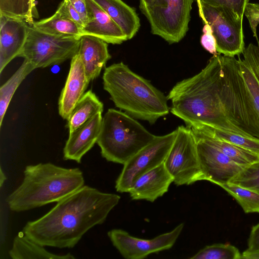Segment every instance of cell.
I'll return each instance as SVG.
<instances>
[{
	"label": "cell",
	"mask_w": 259,
	"mask_h": 259,
	"mask_svg": "<svg viewBox=\"0 0 259 259\" xmlns=\"http://www.w3.org/2000/svg\"><path fill=\"white\" fill-rule=\"evenodd\" d=\"M170 112L186 126L207 125L259 139V117L238 59L217 53L192 77L172 88Z\"/></svg>",
	"instance_id": "6da1fadb"
},
{
	"label": "cell",
	"mask_w": 259,
	"mask_h": 259,
	"mask_svg": "<svg viewBox=\"0 0 259 259\" xmlns=\"http://www.w3.org/2000/svg\"><path fill=\"white\" fill-rule=\"evenodd\" d=\"M120 199L118 195L84 185L40 218L28 222L23 232L44 246L73 248L89 230L105 221Z\"/></svg>",
	"instance_id": "7a4b0ae2"
},
{
	"label": "cell",
	"mask_w": 259,
	"mask_h": 259,
	"mask_svg": "<svg viewBox=\"0 0 259 259\" xmlns=\"http://www.w3.org/2000/svg\"><path fill=\"white\" fill-rule=\"evenodd\" d=\"M84 185L80 168L50 162L26 166L21 184L6 199L11 210L21 212L57 202Z\"/></svg>",
	"instance_id": "3957f363"
},
{
	"label": "cell",
	"mask_w": 259,
	"mask_h": 259,
	"mask_svg": "<svg viewBox=\"0 0 259 259\" xmlns=\"http://www.w3.org/2000/svg\"><path fill=\"white\" fill-rule=\"evenodd\" d=\"M103 81L115 106L134 118L154 124L169 113L167 98L123 62L106 67Z\"/></svg>",
	"instance_id": "277c9868"
},
{
	"label": "cell",
	"mask_w": 259,
	"mask_h": 259,
	"mask_svg": "<svg viewBox=\"0 0 259 259\" xmlns=\"http://www.w3.org/2000/svg\"><path fill=\"white\" fill-rule=\"evenodd\" d=\"M155 137L126 113L109 109L97 143L106 160L124 164Z\"/></svg>",
	"instance_id": "5b68a950"
},
{
	"label": "cell",
	"mask_w": 259,
	"mask_h": 259,
	"mask_svg": "<svg viewBox=\"0 0 259 259\" xmlns=\"http://www.w3.org/2000/svg\"><path fill=\"white\" fill-rule=\"evenodd\" d=\"M194 0H152L140 2L139 8L148 20L151 32L170 44L181 41L189 29Z\"/></svg>",
	"instance_id": "8992f818"
},
{
	"label": "cell",
	"mask_w": 259,
	"mask_h": 259,
	"mask_svg": "<svg viewBox=\"0 0 259 259\" xmlns=\"http://www.w3.org/2000/svg\"><path fill=\"white\" fill-rule=\"evenodd\" d=\"M80 41L79 37L47 34L29 25L27 38L19 57L35 69L59 65L78 53Z\"/></svg>",
	"instance_id": "52a82bcc"
},
{
	"label": "cell",
	"mask_w": 259,
	"mask_h": 259,
	"mask_svg": "<svg viewBox=\"0 0 259 259\" xmlns=\"http://www.w3.org/2000/svg\"><path fill=\"white\" fill-rule=\"evenodd\" d=\"M164 161V165L177 186L203 180L196 143L191 128L181 125Z\"/></svg>",
	"instance_id": "ba28073f"
},
{
	"label": "cell",
	"mask_w": 259,
	"mask_h": 259,
	"mask_svg": "<svg viewBox=\"0 0 259 259\" xmlns=\"http://www.w3.org/2000/svg\"><path fill=\"white\" fill-rule=\"evenodd\" d=\"M203 14L211 28L218 53L235 57L244 48L243 19L224 7H214L201 3Z\"/></svg>",
	"instance_id": "9c48e42d"
},
{
	"label": "cell",
	"mask_w": 259,
	"mask_h": 259,
	"mask_svg": "<svg viewBox=\"0 0 259 259\" xmlns=\"http://www.w3.org/2000/svg\"><path fill=\"white\" fill-rule=\"evenodd\" d=\"M177 130L155 139L125 164L115 182L116 191L128 192L133 182L140 176L164 162L174 142Z\"/></svg>",
	"instance_id": "30bf717a"
},
{
	"label": "cell",
	"mask_w": 259,
	"mask_h": 259,
	"mask_svg": "<svg viewBox=\"0 0 259 259\" xmlns=\"http://www.w3.org/2000/svg\"><path fill=\"white\" fill-rule=\"evenodd\" d=\"M184 224L181 223L172 231L150 239L137 238L121 229H112L107 235L113 246L126 259H142L153 253L169 249L181 233Z\"/></svg>",
	"instance_id": "8fae6325"
},
{
	"label": "cell",
	"mask_w": 259,
	"mask_h": 259,
	"mask_svg": "<svg viewBox=\"0 0 259 259\" xmlns=\"http://www.w3.org/2000/svg\"><path fill=\"white\" fill-rule=\"evenodd\" d=\"M194 137L203 180L220 186L229 183L245 167L201 138Z\"/></svg>",
	"instance_id": "7c38bea8"
},
{
	"label": "cell",
	"mask_w": 259,
	"mask_h": 259,
	"mask_svg": "<svg viewBox=\"0 0 259 259\" xmlns=\"http://www.w3.org/2000/svg\"><path fill=\"white\" fill-rule=\"evenodd\" d=\"M29 25L22 19L0 14V73L19 57L26 41Z\"/></svg>",
	"instance_id": "4fadbf2b"
},
{
	"label": "cell",
	"mask_w": 259,
	"mask_h": 259,
	"mask_svg": "<svg viewBox=\"0 0 259 259\" xmlns=\"http://www.w3.org/2000/svg\"><path fill=\"white\" fill-rule=\"evenodd\" d=\"M90 82L81 58L77 53L71 59L69 73L59 98V114L63 119H68Z\"/></svg>",
	"instance_id": "5bb4252c"
},
{
	"label": "cell",
	"mask_w": 259,
	"mask_h": 259,
	"mask_svg": "<svg viewBox=\"0 0 259 259\" xmlns=\"http://www.w3.org/2000/svg\"><path fill=\"white\" fill-rule=\"evenodd\" d=\"M174 182L164 162L139 176L133 183L128 193L132 200L154 202L168 190Z\"/></svg>",
	"instance_id": "9a60e30c"
},
{
	"label": "cell",
	"mask_w": 259,
	"mask_h": 259,
	"mask_svg": "<svg viewBox=\"0 0 259 259\" xmlns=\"http://www.w3.org/2000/svg\"><path fill=\"white\" fill-rule=\"evenodd\" d=\"M88 21L82 28V35L98 37L108 44L119 45L127 40L120 27L94 0H85Z\"/></svg>",
	"instance_id": "2e32d148"
},
{
	"label": "cell",
	"mask_w": 259,
	"mask_h": 259,
	"mask_svg": "<svg viewBox=\"0 0 259 259\" xmlns=\"http://www.w3.org/2000/svg\"><path fill=\"white\" fill-rule=\"evenodd\" d=\"M102 113H98L80 127L69 134L63 148L64 160L80 163L82 157L97 143L101 130Z\"/></svg>",
	"instance_id": "e0dca14e"
},
{
	"label": "cell",
	"mask_w": 259,
	"mask_h": 259,
	"mask_svg": "<svg viewBox=\"0 0 259 259\" xmlns=\"http://www.w3.org/2000/svg\"><path fill=\"white\" fill-rule=\"evenodd\" d=\"M77 53L90 81L100 75L103 68L111 57L108 51V43L91 35H82L80 37Z\"/></svg>",
	"instance_id": "ac0fdd59"
},
{
	"label": "cell",
	"mask_w": 259,
	"mask_h": 259,
	"mask_svg": "<svg viewBox=\"0 0 259 259\" xmlns=\"http://www.w3.org/2000/svg\"><path fill=\"white\" fill-rule=\"evenodd\" d=\"M242 54L243 58L238 59L240 71L259 117V45L250 44Z\"/></svg>",
	"instance_id": "d6986e66"
},
{
	"label": "cell",
	"mask_w": 259,
	"mask_h": 259,
	"mask_svg": "<svg viewBox=\"0 0 259 259\" xmlns=\"http://www.w3.org/2000/svg\"><path fill=\"white\" fill-rule=\"evenodd\" d=\"M120 27L127 40L139 30L140 21L135 10L122 0H94Z\"/></svg>",
	"instance_id": "ffe728a7"
},
{
	"label": "cell",
	"mask_w": 259,
	"mask_h": 259,
	"mask_svg": "<svg viewBox=\"0 0 259 259\" xmlns=\"http://www.w3.org/2000/svg\"><path fill=\"white\" fill-rule=\"evenodd\" d=\"M45 246L34 242L22 232H19L13 240L9 252L13 259H75L72 254H58L52 253Z\"/></svg>",
	"instance_id": "44dd1931"
},
{
	"label": "cell",
	"mask_w": 259,
	"mask_h": 259,
	"mask_svg": "<svg viewBox=\"0 0 259 259\" xmlns=\"http://www.w3.org/2000/svg\"><path fill=\"white\" fill-rule=\"evenodd\" d=\"M104 105L91 90L85 92L67 120L69 134L80 127L94 116L103 112Z\"/></svg>",
	"instance_id": "7402d4cb"
},
{
	"label": "cell",
	"mask_w": 259,
	"mask_h": 259,
	"mask_svg": "<svg viewBox=\"0 0 259 259\" xmlns=\"http://www.w3.org/2000/svg\"><path fill=\"white\" fill-rule=\"evenodd\" d=\"M194 136L217 148L237 164L247 166L259 161V155L235 145L210 136L195 127H190Z\"/></svg>",
	"instance_id": "603a6c76"
},
{
	"label": "cell",
	"mask_w": 259,
	"mask_h": 259,
	"mask_svg": "<svg viewBox=\"0 0 259 259\" xmlns=\"http://www.w3.org/2000/svg\"><path fill=\"white\" fill-rule=\"evenodd\" d=\"M32 25L38 30L51 35L79 38L82 36V28L80 25L56 12L50 17L34 21Z\"/></svg>",
	"instance_id": "cb8c5ba5"
},
{
	"label": "cell",
	"mask_w": 259,
	"mask_h": 259,
	"mask_svg": "<svg viewBox=\"0 0 259 259\" xmlns=\"http://www.w3.org/2000/svg\"><path fill=\"white\" fill-rule=\"evenodd\" d=\"M34 67L28 61L23 63L12 76L0 88V127L16 90L26 76L33 70Z\"/></svg>",
	"instance_id": "d4e9b609"
},
{
	"label": "cell",
	"mask_w": 259,
	"mask_h": 259,
	"mask_svg": "<svg viewBox=\"0 0 259 259\" xmlns=\"http://www.w3.org/2000/svg\"><path fill=\"white\" fill-rule=\"evenodd\" d=\"M192 127L215 139L235 145L259 155V139L207 125Z\"/></svg>",
	"instance_id": "484cf974"
},
{
	"label": "cell",
	"mask_w": 259,
	"mask_h": 259,
	"mask_svg": "<svg viewBox=\"0 0 259 259\" xmlns=\"http://www.w3.org/2000/svg\"><path fill=\"white\" fill-rule=\"evenodd\" d=\"M0 14L22 19L32 25L38 14L34 0H0Z\"/></svg>",
	"instance_id": "4316f807"
},
{
	"label": "cell",
	"mask_w": 259,
	"mask_h": 259,
	"mask_svg": "<svg viewBox=\"0 0 259 259\" xmlns=\"http://www.w3.org/2000/svg\"><path fill=\"white\" fill-rule=\"evenodd\" d=\"M219 186L235 199L244 212L259 213L258 193L231 183Z\"/></svg>",
	"instance_id": "83f0119b"
},
{
	"label": "cell",
	"mask_w": 259,
	"mask_h": 259,
	"mask_svg": "<svg viewBox=\"0 0 259 259\" xmlns=\"http://www.w3.org/2000/svg\"><path fill=\"white\" fill-rule=\"evenodd\" d=\"M239 249L230 244L207 245L190 257V259H240Z\"/></svg>",
	"instance_id": "f1b7e54d"
},
{
	"label": "cell",
	"mask_w": 259,
	"mask_h": 259,
	"mask_svg": "<svg viewBox=\"0 0 259 259\" xmlns=\"http://www.w3.org/2000/svg\"><path fill=\"white\" fill-rule=\"evenodd\" d=\"M229 183L259 193V161L245 166Z\"/></svg>",
	"instance_id": "f546056e"
},
{
	"label": "cell",
	"mask_w": 259,
	"mask_h": 259,
	"mask_svg": "<svg viewBox=\"0 0 259 259\" xmlns=\"http://www.w3.org/2000/svg\"><path fill=\"white\" fill-rule=\"evenodd\" d=\"M201 4L218 7H224L229 9L239 17L243 18L245 8L249 0H200Z\"/></svg>",
	"instance_id": "4dcf8cb0"
},
{
	"label": "cell",
	"mask_w": 259,
	"mask_h": 259,
	"mask_svg": "<svg viewBox=\"0 0 259 259\" xmlns=\"http://www.w3.org/2000/svg\"><path fill=\"white\" fill-rule=\"evenodd\" d=\"M56 13L62 17L71 20L82 28L83 27L82 20L75 9L68 0H63L59 5Z\"/></svg>",
	"instance_id": "1f68e13d"
},
{
	"label": "cell",
	"mask_w": 259,
	"mask_h": 259,
	"mask_svg": "<svg viewBox=\"0 0 259 259\" xmlns=\"http://www.w3.org/2000/svg\"><path fill=\"white\" fill-rule=\"evenodd\" d=\"M203 34L201 36L200 43L202 46L210 53L215 55L218 53L216 40L213 35L211 27L205 24L202 29Z\"/></svg>",
	"instance_id": "d6a6232c"
},
{
	"label": "cell",
	"mask_w": 259,
	"mask_h": 259,
	"mask_svg": "<svg viewBox=\"0 0 259 259\" xmlns=\"http://www.w3.org/2000/svg\"><path fill=\"white\" fill-rule=\"evenodd\" d=\"M244 15L249 21L254 36L257 39L256 28L259 24V4L248 3L245 8Z\"/></svg>",
	"instance_id": "836d02e7"
},
{
	"label": "cell",
	"mask_w": 259,
	"mask_h": 259,
	"mask_svg": "<svg viewBox=\"0 0 259 259\" xmlns=\"http://www.w3.org/2000/svg\"><path fill=\"white\" fill-rule=\"evenodd\" d=\"M79 14L83 27L88 21V11L85 0H68Z\"/></svg>",
	"instance_id": "e575fe53"
},
{
	"label": "cell",
	"mask_w": 259,
	"mask_h": 259,
	"mask_svg": "<svg viewBox=\"0 0 259 259\" xmlns=\"http://www.w3.org/2000/svg\"><path fill=\"white\" fill-rule=\"evenodd\" d=\"M247 250L259 251V223L252 226L248 240Z\"/></svg>",
	"instance_id": "d590c367"
},
{
	"label": "cell",
	"mask_w": 259,
	"mask_h": 259,
	"mask_svg": "<svg viewBox=\"0 0 259 259\" xmlns=\"http://www.w3.org/2000/svg\"><path fill=\"white\" fill-rule=\"evenodd\" d=\"M259 259V251H250L247 249L241 254L240 259Z\"/></svg>",
	"instance_id": "8d00e7d4"
},
{
	"label": "cell",
	"mask_w": 259,
	"mask_h": 259,
	"mask_svg": "<svg viewBox=\"0 0 259 259\" xmlns=\"http://www.w3.org/2000/svg\"><path fill=\"white\" fill-rule=\"evenodd\" d=\"M196 1L197 2L198 8V12H199V16L201 18V19H202V21L204 24H207V23L204 17L203 14L200 1V0H196Z\"/></svg>",
	"instance_id": "74e56055"
},
{
	"label": "cell",
	"mask_w": 259,
	"mask_h": 259,
	"mask_svg": "<svg viewBox=\"0 0 259 259\" xmlns=\"http://www.w3.org/2000/svg\"><path fill=\"white\" fill-rule=\"evenodd\" d=\"M7 179V177L3 172L2 167L0 168V187H2L4 182Z\"/></svg>",
	"instance_id": "f35d334b"
},
{
	"label": "cell",
	"mask_w": 259,
	"mask_h": 259,
	"mask_svg": "<svg viewBox=\"0 0 259 259\" xmlns=\"http://www.w3.org/2000/svg\"><path fill=\"white\" fill-rule=\"evenodd\" d=\"M140 1L145 3H149L150 2V0H140Z\"/></svg>",
	"instance_id": "ab89813d"
},
{
	"label": "cell",
	"mask_w": 259,
	"mask_h": 259,
	"mask_svg": "<svg viewBox=\"0 0 259 259\" xmlns=\"http://www.w3.org/2000/svg\"><path fill=\"white\" fill-rule=\"evenodd\" d=\"M152 0H150V2L152 1Z\"/></svg>",
	"instance_id": "60d3db41"
}]
</instances>
